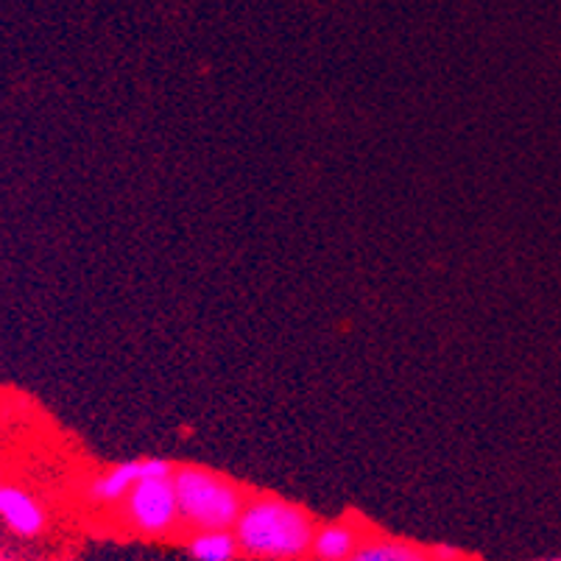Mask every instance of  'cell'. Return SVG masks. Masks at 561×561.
<instances>
[{
	"instance_id": "6da1fadb",
	"label": "cell",
	"mask_w": 561,
	"mask_h": 561,
	"mask_svg": "<svg viewBox=\"0 0 561 561\" xmlns=\"http://www.w3.org/2000/svg\"><path fill=\"white\" fill-rule=\"evenodd\" d=\"M313 514L279 494H249L232 534L241 556L254 561H302L316 534Z\"/></svg>"
},
{
	"instance_id": "7a4b0ae2",
	"label": "cell",
	"mask_w": 561,
	"mask_h": 561,
	"mask_svg": "<svg viewBox=\"0 0 561 561\" xmlns=\"http://www.w3.org/2000/svg\"><path fill=\"white\" fill-rule=\"evenodd\" d=\"M173 486L187 530H232L249 500V492L234 478L198 463L173 469Z\"/></svg>"
},
{
	"instance_id": "3957f363",
	"label": "cell",
	"mask_w": 561,
	"mask_h": 561,
	"mask_svg": "<svg viewBox=\"0 0 561 561\" xmlns=\"http://www.w3.org/2000/svg\"><path fill=\"white\" fill-rule=\"evenodd\" d=\"M121 519L137 537L168 539L180 530V500L171 478H140L117 506Z\"/></svg>"
},
{
	"instance_id": "277c9868",
	"label": "cell",
	"mask_w": 561,
	"mask_h": 561,
	"mask_svg": "<svg viewBox=\"0 0 561 561\" xmlns=\"http://www.w3.org/2000/svg\"><path fill=\"white\" fill-rule=\"evenodd\" d=\"M140 478H142V458H131V461H121V463H112V467H104L101 472H95V476L84 483L87 503H93V506L99 508H117Z\"/></svg>"
},
{
	"instance_id": "5b68a950",
	"label": "cell",
	"mask_w": 561,
	"mask_h": 561,
	"mask_svg": "<svg viewBox=\"0 0 561 561\" xmlns=\"http://www.w3.org/2000/svg\"><path fill=\"white\" fill-rule=\"evenodd\" d=\"M0 519L18 537H39L48 523L43 503L20 486H0Z\"/></svg>"
},
{
	"instance_id": "8992f818",
	"label": "cell",
	"mask_w": 561,
	"mask_h": 561,
	"mask_svg": "<svg viewBox=\"0 0 561 561\" xmlns=\"http://www.w3.org/2000/svg\"><path fill=\"white\" fill-rule=\"evenodd\" d=\"M364 528L355 519L341 517L330 523L316 525L313 545H310V559L313 561H346L358 545L364 542Z\"/></svg>"
},
{
	"instance_id": "52a82bcc",
	"label": "cell",
	"mask_w": 561,
	"mask_h": 561,
	"mask_svg": "<svg viewBox=\"0 0 561 561\" xmlns=\"http://www.w3.org/2000/svg\"><path fill=\"white\" fill-rule=\"evenodd\" d=\"M185 550L196 561H234L241 556L232 530H191Z\"/></svg>"
},
{
	"instance_id": "ba28073f",
	"label": "cell",
	"mask_w": 561,
	"mask_h": 561,
	"mask_svg": "<svg viewBox=\"0 0 561 561\" xmlns=\"http://www.w3.org/2000/svg\"><path fill=\"white\" fill-rule=\"evenodd\" d=\"M391 556H394V539L366 537L346 561H391Z\"/></svg>"
},
{
	"instance_id": "9c48e42d",
	"label": "cell",
	"mask_w": 561,
	"mask_h": 561,
	"mask_svg": "<svg viewBox=\"0 0 561 561\" xmlns=\"http://www.w3.org/2000/svg\"><path fill=\"white\" fill-rule=\"evenodd\" d=\"M391 561H433L431 550H422L416 548V545H408V542H400V539H394V556H391Z\"/></svg>"
},
{
	"instance_id": "30bf717a",
	"label": "cell",
	"mask_w": 561,
	"mask_h": 561,
	"mask_svg": "<svg viewBox=\"0 0 561 561\" xmlns=\"http://www.w3.org/2000/svg\"><path fill=\"white\" fill-rule=\"evenodd\" d=\"M433 561H461V550L450 548V545H438V548L431 550Z\"/></svg>"
},
{
	"instance_id": "8fae6325",
	"label": "cell",
	"mask_w": 561,
	"mask_h": 561,
	"mask_svg": "<svg viewBox=\"0 0 561 561\" xmlns=\"http://www.w3.org/2000/svg\"><path fill=\"white\" fill-rule=\"evenodd\" d=\"M542 561H561V559H542Z\"/></svg>"
},
{
	"instance_id": "7c38bea8",
	"label": "cell",
	"mask_w": 561,
	"mask_h": 561,
	"mask_svg": "<svg viewBox=\"0 0 561 561\" xmlns=\"http://www.w3.org/2000/svg\"><path fill=\"white\" fill-rule=\"evenodd\" d=\"M302 561H308V559H302Z\"/></svg>"
}]
</instances>
